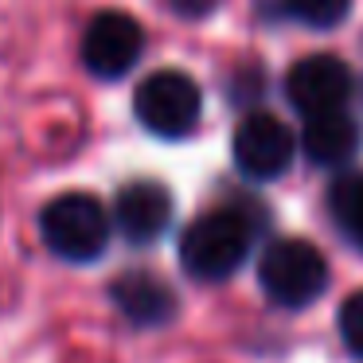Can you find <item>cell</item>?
<instances>
[{
    "instance_id": "cell-1",
    "label": "cell",
    "mask_w": 363,
    "mask_h": 363,
    "mask_svg": "<svg viewBox=\"0 0 363 363\" xmlns=\"http://www.w3.org/2000/svg\"><path fill=\"white\" fill-rule=\"evenodd\" d=\"M250 250V223L238 211H207L184 230L180 238V262L199 281H223L246 262Z\"/></svg>"
},
{
    "instance_id": "cell-2",
    "label": "cell",
    "mask_w": 363,
    "mask_h": 363,
    "mask_svg": "<svg viewBox=\"0 0 363 363\" xmlns=\"http://www.w3.org/2000/svg\"><path fill=\"white\" fill-rule=\"evenodd\" d=\"M48 250L63 262H94L110 242V215L90 191H63L40 215Z\"/></svg>"
},
{
    "instance_id": "cell-3",
    "label": "cell",
    "mask_w": 363,
    "mask_h": 363,
    "mask_svg": "<svg viewBox=\"0 0 363 363\" xmlns=\"http://www.w3.org/2000/svg\"><path fill=\"white\" fill-rule=\"evenodd\" d=\"M258 281L274 305L305 308L328 285V262L305 238H277L266 246L258 262Z\"/></svg>"
},
{
    "instance_id": "cell-4",
    "label": "cell",
    "mask_w": 363,
    "mask_h": 363,
    "mask_svg": "<svg viewBox=\"0 0 363 363\" xmlns=\"http://www.w3.org/2000/svg\"><path fill=\"white\" fill-rule=\"evenodd\" d=\"M133 113L157 137H188L203 113V94L184 71H152L133 94Z\"/></svg>"
},
{
    "instance_id": "cell-5",
    "label": "cell",
    "mask_w": 363,
    "mask_h": 363,
    "mask_svg": "<svg viewBox=\"0 0 363 363\" xmlns=\"http://www.w3.org/2000/svg\"><path fill=\"white\" fill-rule=\"evenodd\" d=\"M145 51V28L129 12H98L82 32V63L98 79H121Z\"/></svg>"
},
{
    "instance_id": "cell-6",
    "label": "cell",
    "mask_w": 363,
    "mask_h": 363,
    "mask_svg": "<svg viewBox=\"0 0 363 363\" xmlns=\"http://www.w3.org/2000/svg\"><path fill=\"white\" fill-rule=\"evenodd\" d=\"M352 71L336 55H308L293 63V71L285 74V94H289L293 110H301L305 118L344 110L347 98H352Z\"/></svg>"
},
{
    "instance_id": "cell-7",
    "label": "cell",
    "mask_w": 363,
    "mask_h": 363,
    "mask_svg": "<svg viewBox=\"0 0 363 363\" xmlns=\"http://www.w3.org/2000/svg\"><path fill=\"white\" fill-rule=\"evenodd\" d=\"M293 160V133L274 113H246L235 129V164L250 180H277Z\"/></svg>"
},
{
    "instance_id": "cell-8",
    "label": "cell",
    "mask_w": 363,
    "mask_h": 363,
    "mask_svg": "<svg viewBox=\"0 0 363 363\" xmlns=\"http://www.w3.org/2000/svg\"><path fill=\"white\" fill-rule=\"evenodd\" d=\"M118 227L129 242H152L168 230L172 223V196H168L164 184L157 180H137V184H125L118 191Z\"/></svg>"
},
{
    "instance_id": "cell-9",
    "label": "cell",
    "mask_w": 363,
    "mask_h": 363,
    "mask_svg": "<svg viewBox=\"0 0 363 363\" xmlns=\"http://www.w3.org/2000/svg\"><path fill=\"white\" fill-rule=\"evenodd\" d=\"M363 145V129L352 113L336 110V113H316L305 118V133H301V149L313 164L320 168H340L359 152Z\"/></svg>"
},
{
    "instance_id": "cell-10",
    "label": "cell",
    "mask_w": 363,
    "mask_h": 363,
    "mask_svg": "<svg viewBox=\"0 0 363 363\" xmlns=\"http://www.w3.org/2000/svg\"><path fill=\"white\" fill-rule=\"evenodd\" d=\"M113 301H118V308L137 328H157V324L176 316L172 285L152 277V274H121L113 281Z\"/></svg>"
},
{
    "instance_id": "cell-11",
    "label": "cell",
    "mask_w": 363,
    "mask_h": 363,
    "mask_svg": "<svg viewBox=\"0 0 363 363\" xmlns=\"http://www.w3.org/2000/svg\"><path fill=\"white\" fill-rule=\"evenodd\" d=\"M328 207H332L336 227L347 235V242L355 250H363V172L340 176L328 191Z\"/></svg>"
},
{
    "instance_id": "cell-12",
    "label": "cell",
    "mask_w": 363,
    "mask_h": 363,
    "mask_svg": "<svg viewBox=\"0 0 363 363\" xmlns=\"http://www.w3.org/2000/svg\"><path fill=\"white\" fill-rule=\"evenodd\" d=\"M347 9H352V0H285V12H289L297 24L316 28V32L336 28L340 20L347 16Z\"/></svg>"
},
{
    "instance_id": "cell-13",
    "label": "cell",
    "mask_w": 363,
    "mask_h": 363,
    "mask_svg": "<svg viewBox=\"0 0 363 363\" xmlns=\"http://www.w3.org/2000/svg\"><path fill=\"white\" fill-rule=\"evenodd\" d=\"M340 336H344L347 352L363 359V289L352 293L340 308Z\"/></svg>"
},
{
    "instance_id": "cell-14",
    "label": "cell",
    "mask_w": 363,
    "mask_h": 363,
    "mask_svg": "<svg viewBox=\"0 0 363 363\" xmlns=\"http://www.w3.org/2000/svg\"><path fill=\"white\" fill-rule=\"evenodd\" d=\"M168 4H172L180 16H191V20H196V16H207V12L219 4V0H168Z\"/></svg>"
}]
</instances>
